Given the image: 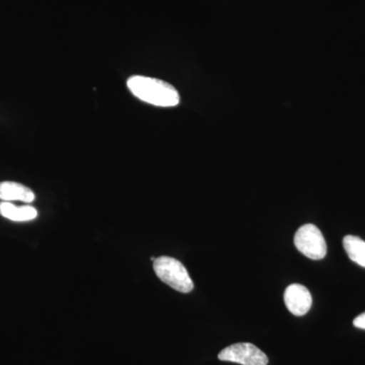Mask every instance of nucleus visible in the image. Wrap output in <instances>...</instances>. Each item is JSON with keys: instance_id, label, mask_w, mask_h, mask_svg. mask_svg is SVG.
<instances>
[{"instance_id": "obj_1", "label": "nucleus", "mask_w": 365, "mask_h": 365, "mask_svg": "<svg viewBox=\"0 0 365 365\" xmlns=\"http://www.w3.org/2000/svg\"><path fill=\"white\" fill-rule=\"evenodd\" d=\"M127 86L137 98L148 104L163 108L179 105V91L160 79L133 76L127 81Z\"/></svg>"}, {"instance_id": "obj_9", "label": "nucleus", "mask_w": 365, "mask_h": 365, "mask_svg": "<svg viewBox=\"0 0 365 365\" xmlns=\"http://www.w3.org/2000/svg\"><path fill=\"white\" fill-rule=\"evenodd\" d=\"M353 325L356 327V328L364 329V330H365V313L356 317L354 321H353Z\"/></svg>"}, {"instance_id": "obj_6", "label": "nucleus", "mask_w": 365, "mask_h": 365, "mask_svg": "<svg viewBox=\"0 0 365 365\" xmlns=\"http://www.w3.org/2000/svg\"><path fill=\"white\" fill-rule=\"evenodd\" d=\"M0 200L6 202L21 201L31 203L35 200V194L32 190L16 182H0Z\"/></svg>"}, {"instance_id": "obj_8", "label": "nucleus", "mask_w": 365, "mask_h": 365, "mask_svg": "<svg viewBox=\"0 0 365 365\" xmlns=\"http://www.w3.org/2000/svg\"><path fill=\"white\" fill-rule=\"evenodd\" d=\"M343 246L348 257L365 268V242L354 235H346L343 240Z\"/></svg>"}, {"instance_id": "obj_4", "label": "nucleus", "mask_w": 365, "mask_h": 365, "mask_svg": "<svg viewBox=\"0 0 365 365\" xmlns=\"http://www.w3.org/2000/svg\"><path fill=\"white\" fill-rule=\"evenodd\" d=\"M218 359L242 365H267L269 362L267 355L251 343L228 346L218 354Z\"/></svg>"}, {"instance_id": "obj_5", "label": "nucleus", "mask_w": 365, "mask_h": 365, "mask_svg": "<svg viewBox=\"0 0 365 365\" xmlns=\"http://www.w3.org/2000/svg\"><path fill=\"white\" fill-rule=\"evenodd\" d=\"M284 302L288 311L297 317L304 316L312 307V295L304 285L292 284L284 292Z\"/></svg>"}, {"instance_id": "obj_2", "label": "nucleus", "mask_w": 365, "mask_h": 365, "mask_svg": "<svg viewBox=\"0 0 365 365\" xmlns=\"http://www.w3.org/2000/svg\"><path fill=\"white\" fill-rule=\"evenodd\" d=\"M153 269L158 278L165 284L182 294H188L194 288V283L188 271L181 262L170 257H160L153 261Z\"/></svg>"}, {"instance_id": "obj_7", "label": "nucleus", "mask_w": 365, "mask_h": 365, "mask_svg": "<svg viewBox=\"0 0 365 365\" xmlns=\"http://www.w3.org/2000/svg\"><path fill=\"white\" fill-rule=\"evenodd\" d=\"M0 215L11 222H30L38 216L37 209L33 206H16L11 202H0Z\"/></svg>"}, {"instance_id": "obj_3", "label": "nucleus", "mask_w": 365, "mask_h": 365, "mask_svg": "<svg viewBox=\"0 0 365 365\" xmlns=\"http://www.w3.org/2000/svg\"><path fill=\"white\" fill-rule=\"evenodd\" d=\"M294 245L300 253L312 260H322L326 257V241L316 225H304L300 227L295 234Z\"/></svg>"}]
</instances>
